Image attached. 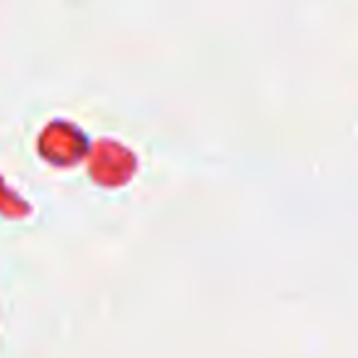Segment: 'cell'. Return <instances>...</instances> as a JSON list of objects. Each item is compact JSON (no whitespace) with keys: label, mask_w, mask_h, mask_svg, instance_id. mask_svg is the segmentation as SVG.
<instances>
[]
</instances>
